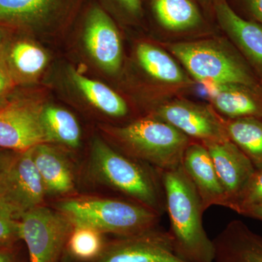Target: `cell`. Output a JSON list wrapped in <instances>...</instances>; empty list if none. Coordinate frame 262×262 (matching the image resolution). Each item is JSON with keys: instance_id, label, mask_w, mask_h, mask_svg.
I'll use <instances>...</instances> for the list:
<instances>
[{"instance_id": "6da1fadb", "label": "cell", "mask_w": 262, "mask_h": 262, "mask_svg": "<svg viewBox=\"0 0 262 262\" xmlns=\"http://www.w3.org/2000/svg\"><path fill=\"white\" fill-rule=\"evenodd\" d=\"M162 179L176 255L185 262H214V245L203 226L201 198L182 165L162 172Z\"/></svg>"}, {"instance_id": "7a4b0ae2", "label": "cell", "mask_w": 262, "mask_h": 262, "mask_svg": "<svg viewBox=\"0 0 262 262\" xmlns=\"http://www.w3.org/2000/svg\"><path fill=\"white\" fill-rule=\"evenodd\" d=\"M91 167L96 177L160 216L166 213L162 172L114 149L100 139L94 141Z\"/></svg>"}, {"instance_id": "3957f363", "label": "cell", "mask_w": 262, "mask_h": 262, "mask_svg": "<svg viewBox=\"0 0 262 262\" xmlns=\"http://www.w3.org/2000/svg\"><path fill=\"white\" fill-rule=\"evenodd\" d=\"M168 48L194 80L210 87L262 84L237 48L225 38L170 43Z\"/></svg>"}, {"instance_id": "277c9868", "label": "cell", "mask_w": 262, "mask_h": 262, "mask_svg": "<svg viewBox=\"0 0 262 262\" xmlns=\"http://www.w3.org/2000/svg\"><path fill=\"white\" fill-rule=\"evenodd\" d=\"M107 131L124 155L160 171L180 166L184 152L192 141L152 115L124 126L108 127Z\"/></svg>"}, {"instance_id": "5b68a950", "label": "cell", "mask_w": 262, "mask_h": 262, "mask_svg": "<svg viewBox=\"0 0 262 262\" xmlns=\"http://www.w3.org/2000/svg\"><path fill=\"white\" fill-rule=\"evenodd\" d=\"M58 211L74 226L83 225L101 233L127 237L158 227L160 215L134 201L106 198H77L61 202Z\"/></svg>"}, {"instance_id": "8992f818", "label": "cell", "mask_w": 262, "mask_h": 262, "mask_svg": "<svg viewBox=\"0 0 262 262\" xmlns=\"http://www.w3.org/2000/svg\"><path fill=\"white\" fill-rule=\"evenodd\" d=\"M19 227L29 262H57L74 225L61 212L39 206L20 215Z\"/></svg>"}, {"instance_id": "52a82bcc", "label": "cell", "mask_w": 262, "mask_h": 262, "mask_svg": "<svg viewBox=\"0 0 262 262\" xmlns=\"http://www.w3.org/2000/svg\"><path fill=\"white\" fill-rule=\"evenodd\" d=\"M42 108L34 99L13 95L0 107V148L20 152L49 143Z\"/></svg>"}, {"instance_id": "ba28073f", "label": "cell", "mask_w": 262, "mask_h": 262, "mask_svg": "<svg viewBox=\"0 0 262 262\" xmlns=\"http://www.w3.org/2000/svg\"><path fill=\"white\" fill-rule=\"evenodd\" d=\"M46 194L33 159V148L15 152L0 173V199L20 219L25 212L42 206Z\"/></svg>"}, {"instance_id": "9c48e42d", "label": "cell", "mask_w": 262, "mask_h": 262, "mask_svg": "<svg viewBox=\"0 0 262 262\" xmlns=\"http://www.w3.org/2000/svg\"><path fill=\"white\" fill-rule=\"evenodd\" d=\"M151 115L170 124L192 141L202 144L229 140L224 117L211 106L175 99L161 103Z\"/></svg>"}, {"instance_id": "30bf717a", "label": "cell", "mask_w": 262, "mask_h": 262, "mask_svg": "<svg viewBox=\"0 0 262 262\" xmlns=\"http://www.w3.org/2000/svg\"><path fill=\"white\" fill-rule=\"evenodd\" d=\"M97 262H185L174 252L168 231L155 227L119 237L105 246Z\"/></svg>"}, {"instance_id": "8fae6325", "label": "cell", "mask_w": 262, "mask_h": 262, "mask_svg": "<svg viewBox=\"0 0 262 262\" xmlns=\"http://www.w3.org/2000/svg\"><path fill=\"white\" fill-rule=\"evenodd\" d=\"M84 43L100 68L115 75L120 70L123 51L120 33L106 12L100 8L89 12L84 25Z\"/></svg>"}, {"instance_id": "7c38bea8", "label": "cell", "mask_w": 262, "mask_h": 262, "mask_svg": "<svg viewBox=\"0 0 262 262\" xmlns=\"http://www.w3.org/2000/svg\"><path fill=\"white\" fill-rule=\"evenodd\" d=\"M75 0H0V27L12 32H29L56 21Z\"/></svg>"}, {"instance_id": "4fadbf2b", "label": "cell", "mask_w": 262, "mask_h": 262, "mask_svg": "<svg viewBox=\"0 0 262 262\" xmlns=\"http://www.w3.org/2000/svg\"><path fill=\"white\" fill-rule=\"evenodd\" d=\"M215 18L230 42L262 82V27L237 14L227 0H214Z\"/></svg>"}, {"instance_id": "5bb4252c", "label": "cell", "mask_w": 262, "mask_h": 262, "mask_svg": "<svg viewBox=\"0 0 262 262\" xmlns=\"http://www.w3.org/2000/svg\"><path fill=\"white\" fill-rule=\"evenodd\" d=\"M208 149L230 208L254 172L249 158L230 140L203 144Z\"/></svg>"}, {"instance_id": "9a60e30c", "label": "cell", "mask_w": 262, "mask_h": 262, "mask_svg": "<svg viewBox=\"0 0 262 262\" xmlns=\"http://www.w3.org/2000/svg\"><path fill=\"white\" fill-rule=\"evenodd\" d=\"M182 166L195 187L205 211L213 206L225 207V191L206 146L192 141L183 156Z\"/></svg>"}, {"instance_id": "2e32d148", "label": "cell", "mask_w": 262, "mask_h": 262, "mask_svg": "<svg viewBox=\"0 0 262 262\" xmlns=\"http://www.w3.org/2000/svg\"><path fill=\"white\" fill-rule=\"evenodd\" d=\"M48 62L47 53L27 38L9 35L0 50V65L16 86L37 80Z\"/></svg>"}, {"instance_id": "e0dca14e", "label": "cell", "mask_w": 262, "mask_h": 262, "mask_svg": "<svg viewBox=\"0 0 262 262\" xmlns=\"http://www.w3.org/2000/svg\"><path fill=\"white\" fill-rule=\"evenodd\" d=\"M214 262H262V236L234 220L213 239Z\"/></svg>"}, {"instance_id": "ac0fdd59", "label": "cell", "mask_w": 262, "mask_h": 262, "mask_svg": "<svg viewBox=\"0 0 262 262\" xmlns=\"http://www.w3.org/2000/svg\"><path fill=\"white\" fill-rule=\"evenodd\" d=\"M211 106L227 119L262 117V84H225L211 86Z\"/></svg>"}, {"instance_id": "d6986e66", "label": "cell", "mask_w": 262, "mask_h": 262, "mask_svg": "<svg viewBox=\"0 0 262 262\" xmlns=\"http://www.w3.org/2000/svg\"><path fill=\"white\" fill-rule=\"evenodd\" d=\"M136 55L142 70L158 83L177 88H187L194 84L173 55L163 48L141 42L136 47Z\"/></svg>"}, {"instance_id": "ffe728a7", "label": "cell", "mask_w": 262, "mask_h": 262, "mask_svg": "<svg viewBox=\"0 0 262 262\" xmlns=\"http://www.w3.org/2000/svg\"><path fill=\"white\" fill-rule=\"evenodd\" d=\"M33 159L47 194H65L73 190L75 184L70 165L56 149L48 143L39 144L33 148Z\"/></svg>"}, {"instance_id": "44dd1931", "label": "cell", "mask_w": 262, "mask_h": 262, "mask_svg": "<svg viewBox=\"0 0 262 262\" xmlns=\"http://www.w3.org/2000/svg\"><path fill=\"white\" fill-rule=\"evenodd\" d=\"M151 6L157 22L168 32H191L204 25L194 0H151Z\"/></svg>"}, {"instance_id": "7402d4cb", "label": "cell", "mask_w": 262, "mask_h": 262, "mask_svg": "<svg viewBox=\"0 0 262 262\" xmlns=\"http://www.w3.org/2000/svg\"><path fill=\"white\" fill-rule=\"evenodd\" d=\"M70 77L82 96L101 113L115 118L128 114L126 101L106 84L90 79L73 69L70 70Z\"/></svg>"}, {"instance_id": "603a6c76", "label": "cell", "mask_w": 262, "mask_h": 262, "mask_svg": "<svg viewBox=\"0 0 262 262\" xmlns=\"http://www.w3.org/2000/svg\"><path fill=\"white\" fill-rule=\"evenodd\" d=\"M224 120L229 140L238 146L255 168H262V117Z\"/></svg>"}, {"instance_id": "cb8c5ba5", "label": "cell", "mask_w": 262, "mask_h": 262, "mask_svg": "<svg viewBox=\"0 0 262 262\" xmlns=\"http://www.w3.org/2000/svg\"><path fill=\"white\" fill-rule=\"evenodd\" d=\"M42 121L50 142L56 141L72 148L80 145V127L70 112L58 106H46L42 108Z\"/></svg>"}, {"instance_id": "d4e9b609", "label": "cell", "mask_w": 262, "mask_h": 262, "mask_svg": "<svg viewBox=\"0 0 262 262\" xmlns=\"http://www.w3.org/2000/svg\"><path fill=\"white\" fill-rule=\"evenodd\" d=\"M102 234L88 226H74L67 244L69 251L74 257L82 261L98 258L106 246Z\"/></svg>"}, {"instance_id": "484cf974", "label": "cell", "mask_w": 262, "mask_h": 262, "mask_svg": "<svg viewBox=\"0 0 262 262\" xmlns=\"http://www.w3.org/2000/svg\"><path fill=\"white\" fill-rule=\"evenodd\" d=\"M262 205V168L254 172L242 192L232 203L229 209L241 215L254 207Z\"/></svg>"}, {"instance_id": "4316f807", "label": "cell", "mask_w": 262, "mask_h": 262, "mask_svg": "<svg viewBox=\"0 0 262 262\" xmlns=\"http://www.w3.org/2000/svg\"><path fill=\"white\" fill-rule=\"evenodd\" d=\"M19 239L20 236L18 216L0 199V249L13 247Z\"/></svg>"}, {"instance_id": "83f0119b", "label": "cell", "mask_w": 262, "mask_h": 262, "mask_svg": "<svg viewBox=\"0 0 262 262\" xmlns=\"http://www.w3.org/2000/svg\"><path fill=\"white\" fill-rule=\"evenodd\" d=\"M15 87L17 86L0 65V107L9 101Z\"/></svg>"}, {"instance_id": "f1b7e54d", "label": "cell", "mask_w": 262, "mask_h": 262, "mask_svg": "<svg viewBox=\"0 0 262 262\" xmlns=\"http://www.w3.org/2000/svg\"><path fill=\"white\" fill-rule=\"evenodd\" d=\"M248 20H253L262 27V0H241Z\"/></svg>"}, {"instance_id": "f546056e", "label": "cell", "mask_w": 262, "mask_h": 262, "mask_svg": "<svg viewBox=\"0 0 262 262\" xmlns=\"http://www.w3.org/2000/svg\"><path fill=\"white\" fill-rule=\"evenodd\" d=\"M125 13L132 17H139L142 12L141 0H115Z\"/></svg>"}, {"instance_id": "4dcf8cb0", "label": "cell", "mask_w": 262, "mask_h": 262, "mask_svg": "<svg viewBox=\"0 0 262 262\" xmlns=\"http://www.w3.org/2000/svg\"><path fill=\"white\" fill-rule=\"evenodd\" d=\"M15 151H10L0 148V173L5 168V165L8 163Z\"/></svg>"}, {"instance_id": "1f68e13d", "label": "cell", "mask_w": 262, "mask_h": 262, "mask_svg": "<svg viewBox=\"0 0 262 262\" xmlns=\"http://www.w3.org/2000/svg\"><path fill=\"white\" fill-rule=\"evenodd\" d=\"M0 262H15L12 248L0 249Z\"/></svg>"}, {"instance_id": "d6a6232c", "label": "cell", "mask_w": 262, "mask_h": 262, "mask_svg": "<svg viewBox=\"0 0 262 262\" xmlns=\"http://www.w3.org/2000/svg\"><path fill=\"white\" fill-rule=\"evenodd\" d=\"M244 216L254 220L261 221L262 222V205L251 208L244 213Z\"/></svg>"}, {"instance_id": "836d02e7", "label": "cell", "mask_w": 262, "mask_h": 262, "mask_svg": "<svg viewBox=\"0 0 262 262\" xmlns=\"http://www.w3.org/2000/svg\"><path fill=\"white\" fill-rule=\"evenodd\" d=\"M11 32L12 31L8 30V29L0 27V50L3 48L5 40H6L7 38L9 36L10 32Z\"/></svg>"}, {"instance_id": "e575fe53", "label": "cell", "mask_w": 262, "mask_h": 262, "mask_svg": "<svg viewBox=\"0 0 262 262\" xmlns=\"http://www.w3.org/2000/svg\"><path fill=\"white\" fill-rule=\"evenodd\" d=\"M194 1L198 2L200 4L203 5L205 7H213V3L214 0H194Z\"/></svg>"}, {"instance_id": "d590c367", "label": "cell", "mask_w": 262, "mask_h": 262, "mask_svg": "<svg viewBox=\"0 0 262 262\" xmlns=\"http://www.w3.org/2000/svg\"><path fill=\"white\" fill-rule=\"evenodd\" d=\"M61 262H68V261H67V259H64V260H62V261Z\"/></svg>"}]
</instances>
